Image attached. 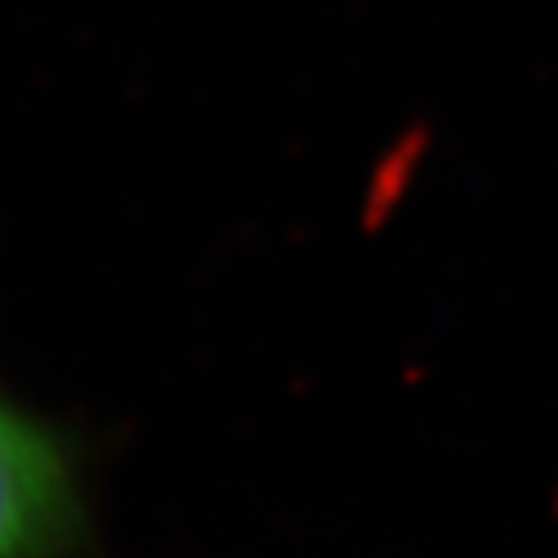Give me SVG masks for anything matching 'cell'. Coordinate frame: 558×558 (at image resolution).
I'll use <instances>...</instances> for the list:
<instances>
[{"label": "cell", "instance_id": "6da1fadb", "mask_svg": "<svg viewBox=\"0 0 558 558\" xmlns=\"http://www.w3.org/2000/svg\"><path fill=\"white\" fill-rule=\"evenodd\" d=\"M73 489L59 450L0 407V558H44L70 541Z\"/></svg>", "mask_w": 558, "mask_h": 558}]
</instances>
